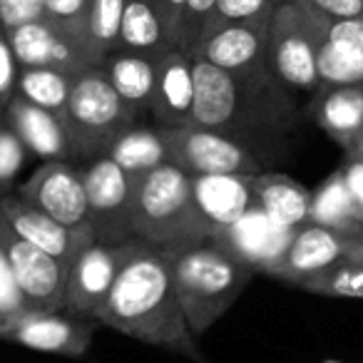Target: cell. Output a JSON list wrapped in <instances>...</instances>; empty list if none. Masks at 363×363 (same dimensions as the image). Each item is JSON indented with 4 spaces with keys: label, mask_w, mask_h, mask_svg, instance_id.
I'll return each instance as SVG.
<instances>
[{
    "label": "cell",
    "mask_w": 363,
    "mask_h": 363,
    "mask_svg": "<svg viewBox=\"0 0 363 363\" xmlns=\"http://www.w3.org/2000/svg\"><path fill=\"white\" fill-rule=\"evenodd\" d=\"M97 321L142 343L182 353L194 363H209L189 331L164 252L137 237L130 239Z\"/></svg>",
    "instance_id": "1"
},
{
    "label": "cell",
    "mask_w": 363,
    "mask_h": 363,
    "mask_svg": "<svg viewBox=\"0 0 363 363\" xmlns=\"http://www.w3.org/2000/svg\"><path fill=\"white\" fill-rule=\"evenodd\" d=\"M192 125L217 130L257 155L259 145H277L298 122V107L274 70L232 75L192 57Z\"/></svg>",
    "instance_id": "2"
},
{
    "label": "cell",
    "mask_w": 363,
    "mask_h": 363,
    "mask_svg": "<svg viewBox=\"0 0 363 363\" xmlns=\"http://www.w3.org/2000/svg\"><path fill=\"white\" fill-rule=\"evenodd\" d=\"M194 336L207 333L234 306L254 272L212 239L162 249Z\"/></svg>",
    "instance_id": "3"
},
{
    "label": "cell",
    "mask_w": 363,
    "mask_h": 363,
    "mask_svg": "<svg viewBox=\"0 0 363 363\" xmlns=\"http://www.w3.org/2000/svg\"><path fill=\"white\" fill-rule=\"evenodd\" d=\"M132 234L160 249L209 239L194 212L192 179L187 172L164 162L157 169L137 177Z\"/></svg>",
    "instance_id": "4"
},
{
    "label": "cell",
    "mask_w": 363,
    "mask_h": 363,
    "mask_svg": "<svg viewBox=\"0 0 363 363\" xmlns=\"http://www.w3.org/2000/svg\"><path fill=\"white\" fill-rule=\"evenodd\" d=\"M137 115L110 85L102 67L80 72L72 82L70 100L62 112V125L70 142V157L95 160L102 157L117 135L135 125Z\"/></svg>",
    "instance_id": "5"
},
{
    "label": "cell",
    "mask_w": 363,
    "mask_h": 363,
    "mask_svg": "<svg viewBox=\"0 0 363 363\" xmlns=\"http://www.w3.org/2000/svg\"><path fill=\"white\" fill-rule=\"evenodd\" d=\"M318 30L298 0H281L269 18V65L274 75L296 92L321 87L316 72Z\"/></svg>",
    "instance_id": "6"
},
{
    "label": "cell",
    "mask_w": 363,
    "mask_h": 363,
    "mask_svg": "<svg viewBox=\"0 0 363 363\" xmlns=\"http://www.w3.org/2000/svg\"><path fill=\"white\" fill-rule=\"evenodd\" d=\"M167 145V162L194 174H259V155L217 130L199 125L160 127Z\"/></svg>",
    "instance_id": "7"
},
{
    "label": "cell",
    "mask_w": 363,
    "mask_h": 363,
    "mask_svg": "<svg viewBox=\"0 0 363 363\" xmlns=\"http://www.w3.org/2000/svg\"><path fill=\"white\" fill-rule=\"evenodd\" d=\"M0 252L6 254L16 274L28 313L60 311L62 296H65L67 264L57 262L55 257L28 242L11 224L3 207H0Z\"/></svg>",
    "instance_id": "8"
},
{
    "label": "cell",
    "mask_w": 363,
    "mask_h": 363,
    "mask_svg": "<svg viewBox=\"0 0 363 363\" xmlns=\"http://www.w3.org/2000/svg\"><path fill=\"white\" fill-rule=\"evenodd\" d=\"M95 239L102 244H122L132 239V202L137 177L127 174L107 155L95 157L82 169Z\"/></svg>",
    "instance_id": "9"
},
{
    "label": "cell",
    "mask_w": 363,
    "mask_h": 363,
    "mask_svg": "<svg viewBox=\"0 0 363 363\" xmlns=\"http://www.w3.org/2000/svg\"><path fill=\"white\" fill-rule=\"evenodd\" d=\"M18 194L55 222L95 237L82 169H77L70 160H45L43 167L28 177Z\"/></svg>",
    "instance_id": "10"
},
{
    "label": "cell",
    "mask_w": 363,
    "mask_h": 363,
    "mask_svg": "<svg viewBox=\"0 0 363 363\" xmlns=\"http://www.w3.org/2000/svg\"><path fill=\"white\" fill-rule=\"evenodd\" d=\"M130 239L122 244H102L90 242L67 267L65 296H62V311L70 316L95 318L105 306L120 264L127 254Z\"/></svg>",
    "instance_id": "11"
},
{
    "label": "cell",
    "mask_w": 363,
    "mask_h": 363,
    "mask_svg": "<svg viewBox=\"0 0 363 363\" xmlns=\"http://www.w3.org/2000/svg\"><path fill=\"white\" fill-rule=\"evenodd\" d=\"M6 35L21 67H52V70H62L72 77L90 67H100L75 33L65 30L45 18L6 30Z\"/></svg>",
    "instance_id": "12"
},
{
    "label": "cell",
    "mask_w": 363,
    "mask_h": 363,
    "mask_svg": "<svg viewBox=\"0 0 363 363\" xmlns=\"http://www.w3.org/2000/svg\"><path fill=\"white\" fill-rule=\"evenodd\" d=\"M269 18L239 21L214 26L189 57H199L232 75H252V72L272 70L269 65Z\"/></svg>",
    "instance_id": "13"
},
{
    "label": "cell",
    "mask_w": 363,
    "mask_h": 363,
    "mask_svg": "<svg viewBox=\"0 0 363 363\" xmlns=\"http://www.w3.org/2000/svg\"><path fill=\"white\" fill-rule=\"evenodd\" d=\"M97 326H100V321H95V318L70 316L60 308V311L23 313L3 328L0 338L33 348V351L57 353V356H82L90 348Z\"/></svg>",
    "instance_id": "14"
},
{
    "label": "cell",
    "mask_w": 363,
    "mask_h": 363,
    "mask_svg": "<svg viewBox=\"0 0 363 363\" xmlns=\"http://www.w3.org/2000/svg\"><path fill=\"white\" fill-rule=\"evenodd\" d=\"M294 229L274 224L259 207L249 209L239 222L214 232L212 242L219 244L227 254H232L237 262L249 267L254 274H269L274 277L279 262L284 259L291 242Z\"/></svg>",
    "instance_id": "15"
},
{
    "label": "cell",
    "mask_w": 363,
    "mask_h": 363,
    "mask_svg": "<svg viewBox=\"0 0 363 363\" xmlns=\"http://www.w3.org/2000/svg\"><path fill=\"white\" fill-rule=\"evenodd\" d=\"M192 202L207 237L239 222L257 207L254 174H194Z\"/></svg>",
    "instance_id": "16"
},
{
    "label": "cell",
    "mask_w": 363,
    "mask_h": 363,
    "mask_svg": "<svg viewBox=\"0 0 363 363\" xmlns=\"http://www.w3.org/2000/svg\"><path fill=\"white\" fill-rule=\"evenodd\" d=\"M150 115L157 127L192 125L194 115V67L182 50H167L157 60V82Z\"/></svg>",
    "instance_id": "17"
},
{
    "label": "cell",
    "mask_w": 363,
    "mask_h": 363,
    "mask_svg": "<svg viewBox=\"0 0 363 363\" xmlns=\"http://www.w3.org/2000/svg\"><path fill=\"white\" fill-rule=\"evenodd\" d=\"M348 239L351 237L338 234V232H333V229H326L313 222L294 229L289 249L281 262H279L274 277L298 286V284L306 281L308 277L321 274L323 269H328L331 264H336L338 259L346 257Z\"/></svg>",
    "instance_id": "18"
},
{
    "label": "cell",
    "mask_w": 363,
    "mask_h": 363,
    "mask_svg": "<svg viewBox=\"0 0 363 363\" xmlns=\"http://www.w3.org/2000/svg\"><path fill=\"white\" fill-rule=\"evenodd\" d=\"M0 207L8 214L11 224L38 249L48 252L50 257H55L57 262L67 264L82 252L90 242H95V237L90 234L75 232V229L65 227V224L55 222L52 217H48L45 212H40L38 207L28 204L21 194H3L0 197Z\"/></svg>",
    "instance_id": "19"
},
{
    "label": "cell",
    "mask_w": 363,
    "mask_h": 363,
    "mask_svg": "<svg viewBox=\"0 0 363 363\" xmlns=\"http://www.w3.org/2000/svg\"><path fill=\"white\" fill-rule=\"evenodd\" d=\"M308 117L346 150L363 137V85H321L311 92Z\"/></svg>",
    "instance_id": "20"
},
{
    "label": "cell",
    "mask_w": 363,
    "mask_h": 363,
    "mask_svg": "<svg viewBox=\"0 0 363 363\" xmlns=\"http://www.w3.org/2000/svg\"><path fill=\"white\" fill-rule=\"evenodd\" d=\"M3 120L16 132L28 152L43 157V160H70V142H67V132L60 115L16 95Z\"/></svg>",
    "instance_id": "21"
},
{
    "label": "cell",
    "mask_w": 363,
    "mask_h": 363,
    "mask_svg": "<svg viewBox=\"0 0 363 363\" xmlns=\"http://www.w3.org/2000/svg\"><path fill=\"white\" fill-rule=\"evenodd\" d=\"M254 197H257V207L279 227L298 229L308 224L311 192L289 174L281 172L254 174Z\"/></svg>",
    "instance_id": "22"
},
{
    "label": "cell",
    "mask_w": 363,
    "mask_h": 363,
    "mask_svg": "<svg viewBox=\"0 0 363 363\" xmlns=\"http://www.w3.org/2000/svg\"><path fill=\"white\" fill-rule=\"evenodd\" d=\"M157 60L160 57L137 55V52H110L100 62L102 72L107 75L115 92L137 112L145 115L152 107V95H155L157 82Z\"/></svg>",
    "instance_id": "23"
},
{
    "label": "cell",
    "mask_w": 363,
    "mask_h": 363,
    "mask_svg": "<svg viewBox=\"0 0 363 363\" xmlns=\"http://www.w3.org/2000/svg\"><path fill=\"white\" fill-rule=\"evenodd\" d=\"M105 155L115 164H120L127 174L142 177L147 172L157 169L160 164H164L167 145L160 127L145 125V122L137 120L122 135H117V140L112 142Z\"/></svg>",
    "instance_id": "24"
},
{
    "label": "cell",
    "mask_w": 363,
    "mask_h": 363,
    "mask_svg": "<svg viewBox=\"0 0 363 363\" xmlns=\"http://www.w3.org/2000/svg\"><path fill=\"white\" fill-rule=\"evenodd\" d=\"M117 50L147 57H162L167 50H172L169 35L150 0H127L125 3Z\"/></svg>",
    "instance_id": "25"
},
{
    "label": "cell",
    "mask_w": 363,
    "mask_h": 363,
    "mask_svg": "<svg viewBox=\"0 0 363 363\" xmlns=\"http://www.w3.org/2000/svg\"><path fill=\"white\" fill-rule=\"evenodd\" d=\"M308 222L321 224L346 237H356L363 232V222L353 209L351 194H348L346 179H343L341 167L333 169L326 179L318 184L316 192H311V212Z\"/></svg>",
    "instance_id": "26"
},
{
    "label": "cell",
    "mask_w": 363,
    "mask_h": 363,
    "mask_svg": "<svg viewBox=\"0 0 363 363\" xmlns=\"http://www.w3.org/2000/svg\"><path fill=\"white\" fill-rule=\"evenodd\" d=\"M72 82H75V77L62 70H52V67H21L18 70L16 95L62 117L67 100H70Z\"/></svg>",
    "instance_id": "27"
},
{
    "label": "cell",
    "mask_w": 363,
    "mask_h": 363,
    "mask_svg": "<svg viewBox=\"0 0 363 363\" xmlns=\"http://www.w3.org/2000/svg\"><path fill=\"white\" fill-rule=\"evenodd\" d=\"M125 3L127 0H92L90 16H87V28H85V43L92 60L97 65L110 52L117 50Z\"/></svg>",
    "instance_id": "28"
},
{
    "label": "cell",
    "mask_w": 363,
    "mask_h": 363,
    "mask_svg": "<svg viewBox=\"0 0 363 363\" xmlns=\"http://www.w3.org/2000/svg\"><path fill=\"white\" fill-rule=\"evenodd\" d=\"M301 291L333 298H363V264L343 257L321 274H313L298 284Z\"/></svg>",
    "instance_id": "29"
},
{
    "label": "cell",
    "mask_w": 363,
    "mask_h": 363,
    "mask_svg": "<svg viewBox=\"0 0 363 363\" xmlns=\"http://www.w3.org/2000/svg\"><path fill=\"white\" fill-rule=\"evenodd\" d=\"M316 72L321 85H363V55L318 35Z\"/></svg>",
    "instance_id": "30"
},
{
    "label": "cell",
    "mask_w": 363,
    "mask_h": 363,
    "mask_svg": "<svg viewBox=\"0 0 363 363\" xmlns=\"http://www.w3.org/2000/svg\"><path fill=\"white\" fill-rule=\"evenodd\" d=\"M214 8H217V0H184L169 33L172 48L189 55L212 28Z\"/></svg>",
    "instance_id": "31"
},
{
    "label": "cell",
    "mask_w": 363,
    "mask_h": 363,
    "mask_svg": "<svg viewBox=\"0 0 363 363\" xmlns=\"http://www.w3.org/2000/svg\"><path fill=\"white\" fill-rule=\"evenodd\" d=\"M308 16H311V13H308ZM311 21L321 38H326V40L336 43V45L348 48V50L363 55V16H358V18H316V16H311Z\"/></svg>",
    "instance_id": "32"
},
{
    "label": "cell",
    "mask_w": 363,
    "mask_h": 363,
    "mask_svg": "<svg viewBox=\"0 0 363 363\" xmlns=\"http://www.w3.org/2000/svg\"><path fill=\"white\" fill-rule=\"evenodd\" d=\"M26 145L18 140V135L8 127L6 120H0V197L11 194L18 172L26 164Z\"/></svg>",
    "instance_id": "33"
},
{
    "label": "cell",
    "mask_w": 363,
    "mask_h": 363,
    "mask_svg": "<svg viewBox=\"0 0 363 363\" xmlns=\"http://www.w3.org/2000/svg\"><path fill=\"white\" fill-rule=\"evenodd\" d=\"M90 6H92V0H43V13H45V21L75 33V35L85 43V28H87V16H90Z\"/></svg>",
    "instance_id": "34"
},
{
    "label": "cell",
    "mask_w": 363,
    "mask_h": 363,
    "mask_svg": "<svg viewBox=\"0 0 363 363\" xmlns=\"http://www.w3.org/2000/svg\"><path fill=\"white\" fill-rule=\"evenodd\" d=\"M279 3H281V0H217L212 28L222 26V23H239V21H257V18H272L274 8H277ZM212 28H209V30H212Z\"/></svg>",
    "instance_id": "35"
},
{
    "label": "cell",
    "mask_w": 363,
    "mask_h": 363,
    "mask_svg": "<svg viewBox=\"0 0 363 363\" xmlns=\"http://www.w3.org/2000/svg\"><path fill=\"white\" fill-rule=\"evenodd\" d=\"M23 313H28V308L21 289H18L16 274H13L6 254L0 252V321H3V326H8Z\"/></svg>",
    "instance_id": "36"
},
{
    "label": "cell",
    "mask_w": 363,
    "mask_h": 363,
    "mask_svg": "<svg viewBox=\"0 0 363 363\" xmlns=\"http://www.w3.org/2000/svg\"><path fill=\"white\" fill-rule=\"evenodd\" d=\"M18 65L16 55H13V48L8 43L6 30L0 28V120L6 115L8 105L16 97V82H18Z\"/></svg>",
    "instance_id": "37"
},
{
    "label": "cell",
    "mask_w": 363,
    "mask_h": 363,
    "mask_svg": "<svg viewBox=\"0 0 363 363\" xmlns=\"http://www.w3.org/2000/svg\"><path fill=\"white\" fill-rule=\"evenodd\" d=\"M45 18L43 13V0H0V28L13 30L26 23Z\"/></svg>",
    "instance_id": "38"
},
{
    "label": "cell",
    "mask_w": 363,
    "mask_h": 363,
    "mask_svg": "<svg viewBox=\"0 0 363 363\" xmlns=\"http://www.w3.org/2000/svg\"><path fill=\"white\" fill-rule=\"evenodd\" d=\"M343 179H346L348 194H351L353 209H356L358 219L363 222V152L361 150H346L341 162Z\"/></svg>",
    "instance_id": "39"
},
{
    "label": "cell",
    "mask_w": 363,
    "mask_h": 363,
    "mask_svg": "<svg viewBox=\"0 0 363 363\" xmlns=\"http://www.w3.org/2000/svg\"><path fill=\"white\" fill-rule=\"evenodd\" d=\"M303 11L316 18H358L363 16V0H298Z\"/></svg>",
    "instance_id": "40"
},
{
    "label": "cell",
    "mask_w": 363,
    "mask_h": 363,
    "mask_svg": "<svg viewBox=\"0 0 363 363\" xmlns=\"http://www.w3.org/2000/svg\"><path fill=\"white\" fill-rule=\"evenodd\" d=\"M150 3L155 6L157 16L162 18V26H164L167 35H169L172 26H174V21H177V13H179V8H182L184 0H150Z\"/></svg>",
    "instance_id": "41"
},
{
    "label": "cell",
    "mask_w": 363,
    "mask_h": 363,
    "mask_svg": "<svg viewBox=\"0 0 363 363\" xmlns=\"http://www.w3.org/2000/svg\"><path fill=\"white\" fill-rule=\"evenodd\" d=\"M346 257H348V259H353V262H361V264H363V232H361V234H356V237L348 239Z\"/></svg>",
    "instance_id": "42"
},
{
    "label": "cell",
    "mask_w": 363,
    "mask_h": 363,
    "mask_svg": "<svg viewBox=\"0 0 363 363\" xmlns=\"http://www.w3.org/2000/svg\"><path fill=\"white\" fill-rule=\"evenodd\" d=\"M323 363H346V361H323Z\"/></svg>",
    "instance_id": "43"
},
{
    "label": "cell",
    "mask_w": 363,
    "mask_h": 363,
    "mask_svg": "<svg viewBox=\"0 0 363 363\" xmlns=\"http://www.w3.org/2000/svg\"><path fill=\"white\" fill-rule=\"evenodd\" d=\"M356 150H361V152H363V142H361V145H356Z\"/></svg>",
    "instance_id": "44"
},
{
    "label": "cell",
    "mask_w": 363,
    "mask_h": 363,
    "mask_svg": "<svg viewBox=\"0 0 363 363\" xmlns=\"http://www.w3.org/2000/svg\"><path fill=\"white\" fill-rule=\"evenodd\" d=\"M3 328H6V326H3V321H0V333H3Z\"/></svg>",
    "instance_id": "45"
},
{
    "label": "cell",
    "mask_w": 363,
    "mask_h": 363,
    "mask_svg": "<svg viewBox=\"0 0 363 363\" xmlns=\"http://www.w3.org/2000/svg\"><path fill=\"white\" fill-rule=\"evenodd\" d=\"M361 142H363V137H361ZM361 142H358V145H361Z\"/></svg>",
    "instance_id": "46"
}]
</instances>
